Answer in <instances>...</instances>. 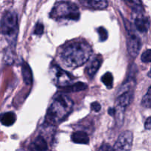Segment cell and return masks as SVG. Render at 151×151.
<instances>
[{
	"label": "cell",
	"mask_w": 151,
	"mask_h": 151,
	"mask_svg": "<svg viewBox=\"0 0 151 151\" xmlns=\"http://www.w3.org/2000/svg\"><path fill=\"white\" fill-rule=\"evenodd\" d=\"M110 146L108 144H103L101 147H100L98 151H110Z\"/></svg>",
	"instance_id": "d4e9b609"
},
{
	"label": "cell",
	"mask_w": 151,
	"mask_h": 151,
	"mask_svg": "<svg viewBox=\"0 0 151 151\" xmlns=\"http://www.w3.org/2000/svg\"><path fill=\"white\" fill-rule=\"evenodd\" d=\"M133 134L130 131L122 132L118 137L112 151H130L133 145Z\"/></svg>",
	"instance_id": "ba28073f"
},
{
	"label": "cell",
	"mask_w": 151,
	"mask_h": 151,
	"mask_svg": "<svg viewBox=\"0 0 151 151\" xmlns=\"http://www.w3.org/2000/svg\"><path fill=\"white\" fill-rule=\"evenodd\" d=\"M125 1L132 7L134 12L143 11L141 0H125Z\"/></svg>",
	"instance_id": "e0dca14e"
},
{
	"label": "cell",
	"mask_w": 151,
	"mask_h": 151,
	"mask_svg": "<svg viewBox=\"0 0 151 151\" xmlns=\"http://www.w3.org/2000/svg\"><path fill=\"white\" fill-rule=\"evenodd\" d=\"M72 140L76 144L86 145L89 142V138L86 133L83 131H76L72 135Z\"/></svg>",
	"instance_id": "5bb4252c"
},
{
	"label": "cell",
	"mask_w": 151,
	"mask_h": 151,
	"mask_svg": "<svg viewBox=\"0 0 151 151\" xmlns=\"http://www.w3.org/2000/svg\"><path fill=\"white\" fill-rule=\"evenodd\" d=\"M74 107V103L69 97L59 94L53 99L47 114L46 122L51 125H57L69 116Z\"/></svg>",
	"instance_id": "7a4b0ae2"
},
{
	"label": "cell",
	"mask_w": 151,
	"mask_h": 151,
	"mask_svg": "<svg viewBox=\"0 0 151 151\" xmlns=\"http://www.w3.org/2000/svg\"><path fill=\"white\" fill-rule=\"evenodd\" d=\"M150 100H151V88L150 86L148 88L147 93L143 97L142 100V106L145 108H149L150 107Z\"/></svg>",
	"instance_id": "ac0fdd59"
},
{
	"label": "cell",
	"mask_w": 151,
	"mask_h": 151,
	"mask_svg": "<svg viewBox=\"0 0 151 151\" xmlns=\"http://www.w3.org/2000/svg\"><path fill=\"white\" fill-rule=\"evenodd\" d=\"M109 114L110 116H115V109L114 108H109V111H108Z\"/></svg>",
	"instance_id": "484cf974"
},
{
	"label": "cell",
	"mask_w": 151,
	"mask_h": 151,
	"mask_svg": "<svg viewBox=\"0 0 151 151\" xmlns=\"http://www.w3.org/2000/svg\"><path fill=\"white\" fill-rule=\"evenodd\" d=\"M16 120V116L13 112H7L4 114L0 117V121L1 124L5 126H10L13 125Z\"/></svg>",
	"instance_id": "9a60e30c"
},
{
	"label": "cell",
	"mask_w": 151,
	"mask_h": 151,
	"mask_svg": "<svg viewBox=\"0 0 151 151\" xmlns=\"http://www.w3.org/2000/svg\"><path fill=\"white\" fill-rule=\"evenodd\" d=\"M133 97H134V93L131 91V89H130L128 91L120 93L119 96L116 99V108H114L115 115L120 122H122L123 121L125 110L131 104Z\"/></svg>",
	"instance_id": "5b68a950"
},
{
	"label": "cell",
	"mask_w": 151,
	"mask_h": 151,
	"mask_svg": "<svg viewBox=\"0 0 151 151\" xmlns=\"http://www.w3.org/2000/svg\"><path fill=\"white\" fill-rule=\"evenodd\" d=\"M22 74L24 82L26 85H31L32 83V73L29 65L24 62L22 65Z\"/></svg>",
	"instance_id": "4fadbf2b"
},
{
	"label": "cell",
	"mask_w": 151,
	"mask_h": 151,
	"mask_svg": "<svg viewBox=\"0 0 151 151\" xmlns=\"http://www.w3.org/2000/svg\"><path fill=\"white\" fill-rule=\"evenodd\" d=\"M44 25L43 24L38 22L36 24L35 27V30H34V34L36 35H41L44 33Z\"/></svg>",
	"instance_id": "7402d4cb"
},
{
	"label": "cell",
	"mask_w": 151,
	"mask_h": 151,
	"mask_svg": "<svg viewBox=\"0 0 151 151\" xmlns=\"http://www.w3.org/2000/svg\"><path fill=\"white\" fill-rule=\"evenodd\" d=\"M87 85L84 83L82 82H78L77 83L74 84L72 86L70 87V91H73V92H78V91H83V90L86 89Z\"/></svg>",
	"instance_id": "d6986e66"
},
{
	"label": "cell",
	"mask_w": 151,
	"mask_h": 151,
	"mask_svg": "<svg viewBox=\"0 0 151 151\" xmlns=\"http://www.w3.org/2000/svg\"><path fill=\"white\" fill-rule=\"evenodd\" d=\"M135 14L134 17V24L139 32L142 33H145L147 32L150 27V21L148 18L144 16L143 11L134 12Z\"/></svg>",
	"instance_id": "9c48e42d"
},
{
	"label": "cell",
	"mask_w": 151,
	"mask_h": 151,
	"mask_svg": "<svg viewBox=\"0 0 151 151\" xmlns=\"http://www.w3.org/2000/svg\"><path fill=\"white\" fill-rule=\"evenodd\" d=\"M97 32L99 33V38H100V41H105L106 40H107L108 36V32L104 27H100L97 29Z\"/></svg>",
	"instance_id": "ffe728a7"
},
{
	"label": "cell",
	"mask_w": 151,
	"mask_h": 151,
	"mask_svg": "<svg viewBox=\"0 0 151 151\" xmlns=\"http://www.w3.org/2000/svg\"><path fill=\"white\" fill-rule=\"evenodd\" d=\"M83 6L94 10H103L108 7L107 0H79Z\"/></svg>",
	"instance_id": "8fae6325"
},
{
	"label": "cell",
	"mask_w": 151,
	"mask_h": 151,
	"mask_svg": "<svg viewBox=\"0 0 151 151\" xmlns=\"http://www.w3.org/2000/svg\"><path fill=\"white\" fill-rule=\"evenodd\" d=\"M102 63V60L101 58L98 57H95L91 62L89 63V64L88 65L86 68V72L87 74L89 77L93 78V77L95 75V74L97 73V71L100 69V66H101Z\"/></svg>",
	"instance_id": "7c38bea8"
},
{
	"label": "cell",
	"mask_w": 151,
	"mask_h": 151,
	"mask_svg": "<svg viewBox=\"0 0 151 151\" xmlns=\"http://www.w3.org/2000/svg\"><path fill=\"white\" fill-rule=\"evenodd\" d=\"M27 151H48V145L44 137L38 136L30 143Z\"/></svg>",
	"instance_id": "30bf717a"
},
{
	"label": "cell",
	"mask_w": 151,
	"mask_h": 151,
	"mask_svg": "<svg viewBox=\"0 0 151 151\" xmlns=\"http://www.w3.org/2000/svg\"><path fill=\"white\" fill-rule=\"evenodd\" d=\"M92 53V49L85 41H74L66 44L60 53V58L67 67L76 68L88 61Z\"/></svg>",
	"instance_id": "6da1fadb"
},
{
	"label": "cell",
	"mask_w": 151,
	"mask_h": 151,
	"mask_svg": "<svg viewBox=\"0 0 151 151\" xmlns=\"http://www.w3.org/2000/svg\"><path fill=\"white\" fill-rule=\"evenodd\" d=\"M145 128L147 130H150L151 128V118L148 117L145 121Z\"/></svg>",
	"instance_id": "cb8c5ba5"
},
{
	"label": "cell",
	"mask_w": 151,
	"mask_h": 151,
	"mask_svg": "<svg viewBox=\"0 0 151 151\" xmlns=\"http://www.w3.org/2000/svg\"><path fill=\"white\" fill-rule=\"evenodd\" d=\"M1 32L5 36L6 39L11 46H14L17 39L19 24L17 15L13 11H8L4 13L1 19Z\"/></svg>",
	"instance_id": "277c9868"
},
{
	"label": "cell",
	"mask_w": 151,
	"mask_h": 151,
	"mask_svg": "<svg viewBox=\"0 0 151 151\" xmlns=\"http://www.w3.org/2000/svg\"><path fill=\"white\" fill-rule=\"evenodd\" d=\"M91 109L95 112H99L101 109V106L98 102H94L91 104Z\"/></svg>",
	"instance_id": "603a6c76"
},
{
	"label": "cell",
	"mask_w": 151,
	"mask_h": 151,
	"mask_svg": "<svg viewBox=\"0 0 151 151\" xmlns=\"http://www.w3.org/2000/svg\"><path fill=\"white\" fill-rule=\"evenodd\" d=\"M101 81L108 88H111L113 87L114 78L111 72H106V74H104L102 77Z\"/></svg>",
	"instance_id": "2e32d148"
},
{
	"label": "cell",
	"mask_w": 151,
	"mask_h": 151,
	"mask_svg": "<svg viewBox=\"0 0 151 151\" xmlns=\"http://www.w3.org/2000/svg\"><path fill=\"white\" fill-rule=\"evenodd\" d=\"M141 60L143 63H150L151 61V51L150 49L147 50L145 51L142 54L141 56Z\"/></svg>",
	"instance_id": "44dd1931"
},
{
	"label": "cell",
	"mask_w": 151,
	"mask_h": 151,
	"mask_svg": "<svg viewBox=\"0 0 151 151\" xmlns=\"http://www.w3.org/2000/svg\"><path fill=\"white\" fill-rule=\"evenodd\" d=\"M128 36H127V49L130 55L132 58H136L139 55L142 47L141 39L135 33L134 31L126 27Z\"/></svg>",
	"instance_id": "52a82bcc"
},
{
	"label": "cell",
	"mask_w": 151,
	"mask_h": 151,
	"mask_svg": "<svg viewBox=\"0 0 151 151\" xmlns=\"http://www.w3.org/2000/svg\"><path fill=\"white\" fill-rule=\"evenodd\" d=\"M80 16L78 6L70 1L57 2L50 12V17L57 21H78Z\"/></svg>",
	"instance_id": "3957f363"
},
{
	"label": "cell",
	"mask_w": 151,
	"mask_h": 151,
	"mask_svg": "<svg viewBox=\"0 0 151 151\" xmlns=\"http://www.w3.org/2000/svg\"><path fill=\"white\" fill-rule=\"evenodd\" d=\"M50 75L52 82L58 87L67 86L72 81L71 75L58 66H53L50 70Z\"/></svg>",
	"instance_id": "8992f818"
}]
</instances>
